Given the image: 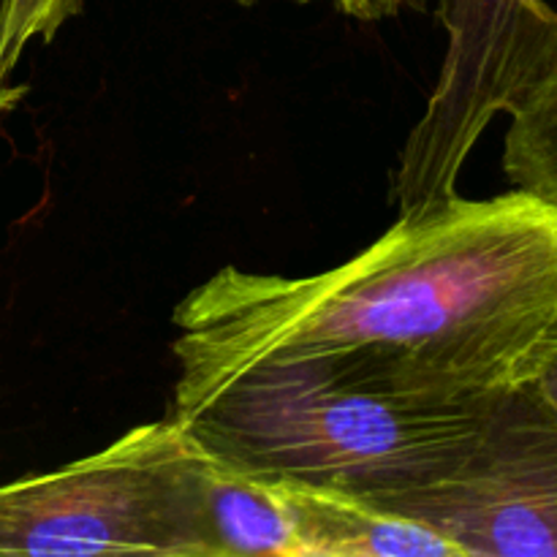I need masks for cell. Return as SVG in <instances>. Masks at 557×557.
<instances>
[{
    "label": "cell",
    "instance_id": "cell-1",
    "mask_svg": "<svg viewBox=\"0 0 557 557\" xmlns=\"http://www.w3.org/2000/svg\"><path fill=\"white\" fill-rule=\"evenodd\" d=\"M557 315V207L525 190H455L400 210L354 259L315 275L223 267L172 313L169 413L264 364L444 400H493Z\"/></svg>",
    "mask_w": 557,
    "mask_h": 557
},
{
    "label": "cell",
    "instance_id": "cell-2",
    "mask_svg": "<svg viewBox=\"0 0 557 557\" xmlns=\"http://www.w3.org/2000/svg\"><path fill=\"white\" fill-rule=\"evenodd\" d=\"M498 397L408 395L294 362L239 373L169 417L239 466L379 498L441 476Z\"/></svg>",
    "mask_w": 557,
    "mask_h": 557
},
{
    "label": "cell",
    "instance_id": "cell-3",
    "mask_svg": "<svg viewBox=\"0 0 557 557\" xmlns=\"http://www.w3.org/2000/svg\"><path fill=\"white\" fill-rule=\"evenodd\" d=\"M201 444L166 413L0 487V557H212Z\"/></svg>",
    "mask_w": 557,
    "mask_h": 557
},
{
    "label": "cell",
    "instance_id": "cell-4",
    "mask_svg": "<svg viewBox=\"0 0 557 557\" xmlns=\"http://www.w3.org/2000/svg\"><path fill=\"white\" fill-rule=\"evenodd\" d=\"M438 20L444 63L397 163V210L455 194L484 128L557 58V11L544 0H438Z\"/></svg>",
    "mask_w": 557,
    "mask_h": 557
},
{
    "label": "cell",
    "instance_id": "cell-5",
    "mask_svg": "<svg viewBox=\"0 0 557 557\" xmlns=\"http://www.w3.org/2000/svg\"><path fill=\"white\" fill-rule=\"evenodd\" d=\"M373 500L462 557H557V413L515 386L441 476Z\"/></svg>",
    "mask_w": 557,
    "mask_h": 557
},
{
    "label": "cell",
    "instance_id": "cell-6",
    "mask_svg": "<svg viewBox=\"0 0 557 557\" xmlns=\"http://www.w3.org/2000/svg\"><path fill=\"white\" fill-rule=\"evenodd\" d=\"M267 473V471H264ZM305 557H462L433 528L332 484L270 473Z\"/></svg>",
    "mask_w": 557,
    "mask_h": 557
},
{
    "label": "cell",
    "instance_id": "cell-7",
    "mask_svg": "<svg viewBox=\"0 0 557 557\" xmlns=\"http://www.w3.org/2000/svg\"><path fill=\"white\" fill-rule=\"evenodd\" d=\"M201 504L212 557H305L270 473L201 446Z\"/></svg>",
    "mask_w": 557,
    "mask_h": 557
},
{
    "label": "cell",
    "instance_id": "cell-8",
    "mask_svg": "<svg viewBox=\"0 0 557 557\" xmlns=\"http://www.w3.org/2000/svg\"><path fill=\"white\" fill-rule=\"evenodd\" d=\"M504 172L511 188L557 207V58L509 109Z\"/></svg>",
    "mask_w": 557,
    "mask_h": 557
},
{
    "label": "cell",
    "instance_id": "cell-9",
    "mask_svg": "<svg viewBox=\"0 0 557 557\" xmlns=\"http://www.w3.org/2000/svg\"><path fill=\"white\" fill-rule=\"evenodd\" d=\"M87 0H3L0 11V82L14 71L33 41L49 44Z\"/></svg>",
    "mask_w": 557,
    "mask_h": 557
},
{
    "label": "cell",
    "instance_id": "cell-10",
    "mask_svg": "<svg viewBox=\"0 0 557 557\" xmlns=\"http://www.w3.org/2000/svg\"><path fill=\"white\" fill-rule=\"evenodd\" d=\"M517 386L531 392L536 400L557 413V315L528 354Z\"/></svg>",
    "mask_w": 557,
    "mask_h": 557
},
{
    "label": "cell",
    "instance_id": "cell-11",
    "mask_svg": "<svg viewBox=\"0 0 557 557\" xmlns=\"http://www.w3.org/2000/svg\"><path fill=\"white\" fill-rule=\"evenodd\" d=\"M239 5H256L264 3V0H234ZM292 3H313V0H292ZM337 11H343L346 16H354V20L375 22L384 20V16H395L397 11L403 9H422L424 0H332Z\"/></svg>",
    "mask_w": 557,
    "mask_h": 557
},
{
    "label": "cell",
    "instance_id": "cell-12",
    "mask_svg": "<svg viewBox=\"0 0 557 557\" xmlns=\"http://www.w3.org/2000/svg\"><path fill=\"white\" fill-rule=\"evenodd\" d=\"M0 11H3V0H0Z\"/></svg>",
    "mask_w": 557,
    "mask_h": 557
}]
</instances>
